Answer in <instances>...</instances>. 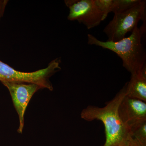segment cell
Wrapping results in <instances>:
<instances>
[{
	"instance_id": "1",
	"label": "cell",
	"mask_w": 146,
	"mask_h": 146,
	"mask_svg": "<svg viewBox=\"0 0 146 146\" xmlns=\"http://www.w3.org/2000/svg\"><path fill=\"white\" fill-rule=\"evenodd\" d=\"M127 84L103 107L90 105L82 110L81 117L88 121H101L104 126L106 142L102 146H139L132 137L130 129L118 114L121 101L126 94Z\"/></svg>"
},
{
	"instance_id": "2",
	"label": "cell",
	"mask_w": 146,
	"mask_h": 146,
	"mask_svg": "<svg viewBox=\"0 0 146 146\" xmlns=\"http://www.w3.org/2000/svg\"><path fill=\"white\" fill-rule=\"evenodd\" d=\"M146 32V24L138 26L129 36L118 42L100 41L91 34L87 35L88 44L110 50L121 59L123 65L131 74L146 66V52L142 44V38Z\"/></svg>"
},
{
	"instance_id": "3",
	"label": "cell",
	"mask_w": 146,
	"mask_h": 146,
	"mask_svg": "<svg viewBox=\"0 0 146 146\" xmlns=\"http://www.w3.org/2000/svg\"><path fill=\"white\" fill-rule=\"evenodd\" d=\"M146 1H140L127 10L115 13L113 19L104 29L107 41L116 42L125 37L128 33L138 26L139 21L146 22Z\"/></svg>"
},
{
	"instance_id": "4",
	"label": "cell",
	"mask_w": 146,
	"mask_h": 146,
	"mask_svg": "<svg viewBox=\"0 0 146 146\" xmlns=\"http://www.w3.org/2000/svg\"><path fill=\"white\" fill-rule=\"evenodd\" d=\"M60 59L57 58L49 63L47 68L31 72L17 70L0 60V82L34 84L42 89L53 90L50 78L61 70Z\"/></svg>"
},
{
	"instance_id": "5",
	"label": "cell",
	"mask_w": 146,
	"mask_h": 146,
	"mask_svg": "<svg viewBox=\"0 0 146 146\" xmlns=\"http://www.w3.org/2000/svg\"><path fill=\"white\" fill-rule=\"evenodd\" d=\"M65 3L69 9V21H77L88 29L98 26L103 21L96 0H66Z\"/></svg>"
},
{
	"instance_id": "6",
	"label": "cell",
	"mask_w": 146,
	"mask_h": 146,
	"mask_svg": "<svg viewBox=\"0 0 146 146\" xmlns=\"http://www.w3.org/2000/svg\"><path fill=\"white\" fill-rule=\"evenodd\" d=\"M10 93L14 107L18 113L19 126L17 131L22 133L25 124V114L29 102L34 94L42 89L34 84L3 82Z\"/></svg>"
},
{
	"instance_id": "7",
	"label": "cell",
	"mask_w": 146,
	"mask_h": 146,
	"mask_svg": "<svg viewBox=\"0 0 146 146\" xmlns=\"http://www.w3.org/2000/svg\"><path fill=\"white\" fill-rule=\"evenodd\" d=\"M118 111L123 122L130 129L146 121V102L126 94L121 101Z\"/></svg>"
},
{
	"instance_id": "8",
	"label": "cell",
	"mask_w": 146,
	"mask_h": 146,
	"mask_svg": "<svg viewBox=\"0 0 146 146\" xmlns=\"http://www.w3.org/2000/svg\"><path fill=\"white\" fill-rule=\"evenodd\" d=\"M126 84L127 96L146 102V65L131 74Z\"/></svg>"
},
{
	"instance_id": "9",
	"label": "cell",
	"mask_w": 146,
	"mask_h": 146,
	"mask_svg": "<svg viewBox=\"0 0 146 146\" xmlns=\"http://www.w3.org/2000/svg\"><path fill=\"white\" fill-rule=\"evenodd\" d=\"M132 137L139 146H146V121L130 128Z\"/></svg>"
},
{
	"instance_id": "10",
	"label": "cell",
	"mask_w": 146,
	"mask_h": 146,
	"mask_svg": "<svg viewBox=\"0 0 146 146\" xmlns=\"http://www.w3.org/2000/svg\"><path fill=\"white\" fill-rule=\"evenodd\" d=\"M140 0H113L111 12L114 14L122 12L136 5Z\"/></svg>"
},
{
	"instance_id": "11",
	"label": "cell",
	"mask_w": 146,
	"mask_h": 146,
	"mask_svg": "<svg viewBox=\"0 0 146 146\" xmlns=\"http://www.w3.org/2000/svg\"><path fill=\"white\" fill-rule=\"evenodd\" d=\"M98 7L103 14V20L106 19L108 14L111 12L113 0H96Z\"/></svg>"
},
{
	"instance_id": "12",
	"label": "cell",
	"mask_w": 146,
	"mask_h": 146,
	"mask_svg": "<svg viewBox=\"0 0 146 146\" xmlns=\"http://www.w3.org/2000/svg\"><path fill=\"white\" fill-rule=\"evenodd\" d=\"M8 2L7 0H0V20L3 16L6 7Z\"/></svg>"
}]
</instances>
